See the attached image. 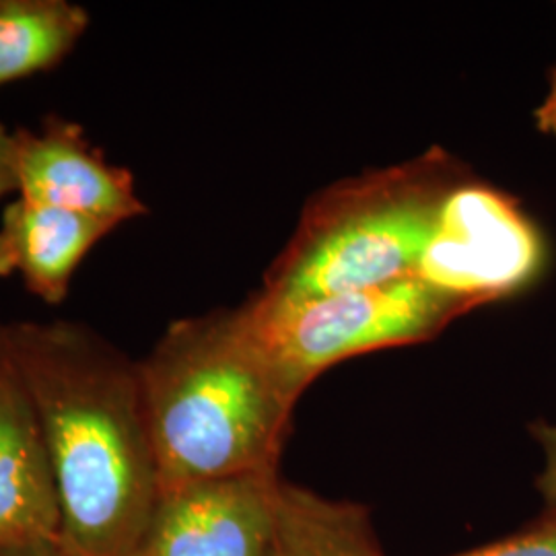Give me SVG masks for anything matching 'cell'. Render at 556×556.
Segmentation results:
<instances>
[{
    "mask_svg": "<svg viewBox=\"0 0 556 556\" xmlns=\"http://www.w3.org/2000/svg\"><path fill=\"white\" fill-rule=\"evenodd\" d=\"M280 486L277 470L163 491L137 556H268Z\"/></svg>",
    "mask_w": 556,
    "mask_h": 556,
    "instance_id": "obj_6",
    "label": "cell"
},
{
    "mask_svg": "<svg viewBox=\"0 0 556 556\" xmlns=\"http://www.w3.org/2000/svg\"><path fill=\"white\" fill-rule=\"evenodd\" d=\"M17 194L122 225L147 213L135 178L87 140L83 126L48 118L38 132L17 130Z\"/></svg>",
    "mask_w": 556,
    "mask_h": 556,
    "instance_id": "obj_7",
    "label": "cell"
},
{
    "mask_svg": "<svg viewBox=\"0 0 556 556\" xmlns=\"http://www.w3.org/2000/svg\"><path fill=\"white\" fill-rule=\"evenodd\" d=\"M116 227L17 197L0 217V277L20 275L34 295L56 305L89 250Z\"/></svg>",
    "mask_w": 556,
    "mask_h": 556,
    "instance_id": "obj_9",
    "label": "cell"
},
{
    "mask_svg": "<svg viewBox=\"0 0 556 556\" xmlns=\"http://www.w3.org/2000/svg\"><path fill=\"white\" fill-rule=\"evenodd\" d=\"M139 374L161 493L277 472L301 392L243 307L174 321Z\"/></svg>",
    "mask_w": 556,
    "mask_h": 556,
    "instance_id": "obj_2",
    "label": "cell"
},
{
    "mask_svg": "<svg viewBox=\"0 0 556 556\" xmlns=\"http://www.w3.org/2000/svg\"><path fill=\"white\" fill-rule=\"evenodd\" d=\"M546 264V238L517 199L466 176L441 202L415 275L477 309L530 289Z\"/></svg>",
    "mask_w": 556,
    "mask_h": 556,
    "instance_id": "obj_5",
    "label": "cell"
},
{
    "mask_svg": "<svg viewBox=\"0 0 556 556\" xmlns=\"http://www.w3.org/2000/svg\"><path fill=\"white\" fill-rule=\"evenodd\" d=\"M454 556H556V517L542 514L514 536Z\"/></svg>",
    "mask_w": 556,
    "mask_h": 556,
    "instance_id": "obj_12",
    "label": "cell"
},
{
    "mask_svg": "<svg viewBox=\"0 0 556 556\" xmlns=\"http://www.w3.org/2000/svg\"><path fill=\"white\" fill-rule=\"evenodd\" d=\"M264 349L303 394L346 358L427 342L472 312L417 275L293 305H241Z\"/></svg>",
    "mask_w": 556,
    "mask_h": 556,
    "instance_id": "obj_4",
    "label": "cell"
},
{
    "mask_svg": "<svg viewBox=\"0 0 556 556\" xmlns=\"http://www.w3.org/2000/svg\"><path fill=\"white\" fill-rule=\"evenodd\" d=\"M59 544V507L40 420L0 321V551Z\"/></svg>",
    "mask_w": 556,
    "mask_h": 556,
    "instance_id": "obj_8",
    "label": "cell"
},
{
    "mask_svg": "<svg viewBox=\"0 0 556 556\" xmlns=\"http://www.w3.org/2000/svg\"><path fill=\"white\" fill-rule=\"evenodd\" d=\"M268 556H383L369 511L282 480Z\"/></svg>",
    "mask_w": 556,
    "mask_h": 556,
    "instance_id": "obj_10",
    "label": "cell"
},
{
    "mask_svg": "<svg viewBox=\"0 0 556 556\" xmlns=\"http://www.w3.org/2000/svg\"><path fill=\"white\" fill-rule=\"evenodd\" d=\"M466 176L459 161L431 149L338 181L305 206L254 298L293 305L415 275L441 202Z\"/></svg>",
    "mask_w": 556,
    "mask_h": 556,
    "instance_id": "obj_3",
    "label": "cell"
},
{
    "mask_svg": "<svg viewBox=\"0 0 556 556\" xmlns=\"http://www.w3.org/2000/svg\"><path fill=\"white\" fill-rule=\"evenodd\" d=\"M87 25V11L66 0H0V85L59 64Z\"/></svg>",
    "mask_w": 556,
    "mask_h": 556,
    "instance_id": "obj_11",
    "label": "cell"
},
{
    "mask_svg": "<svg viewBox=\"0 0 556 556\" xmlns=\"http://www.w3.org/2000/svg\"><path fill=\"white\" fill-rule=\"evenodd\" d=\"M534 119H536L540 132L556 139V66L553 75H551L548 91H546L544 100H542V103L536 108V112H534Z\"/></svg>",
    "mask_w": 556,
    "mask_h": 556,
    "instance_id": "obj_15",
    "label": "cell"
},
{
    "mask_svg": "<svg viewBox=\"0 0 556 556\" xmlns=\"http://www.w3.org/2000/svg\"><path fill=\"white\" fill-rule=\"evenodd\" d=\"M40 420L64 556H137L161 497L139 363L80 321H13Z\"/></svg>",
    "mask_w": 556,
    "mask_h": 556,
    "instance_id": "obj_1",
    "label": "cell"
},
{
    "mask_svg": "<svg viewBox=\"0 0 556 556\" xmlns=\"http://www.w3.org/2000/svg\"><path fill=\"white\" fill-rule=\"evenodd\" d=\"M17 192V140L0 124V199Z\"/></svg>",
    "mask_w": 556,
    "mask_h": 556,
    "instance_id": "obj_14",
    "label": "cell"
},
{
    "mask_svg": "<svg viewBox=\"0 0 556 556\" xmlns=\"http://www.w3.org/2000/svg\"><path fill=\"white\" fill-rule=\"evenodd\" d=\"M530 435L542 459L536 491L544 505V516L556 517V420H534L530 425Z\"/></svg>",
    "mask_w": 556,
    "mask_h": 556,
    "instance_id": "obj_13",
    "label": "cell"
},
{
    "mask_svg": "<svg viewBox=\"0 0 556 556\" xmlns=\"http://www.w3.org/2000/svg\"><path fill=\"white\" fill-rule=\"evenodd\" d=\"M0 556H64L60 553L59 544H41V546H23L0 551Z\"/></svg>",
    "mask_w": 556,
    "mask_h": 556,
    "instance_id": "obj_16",
    "label": "cell"
}]
</instances>
